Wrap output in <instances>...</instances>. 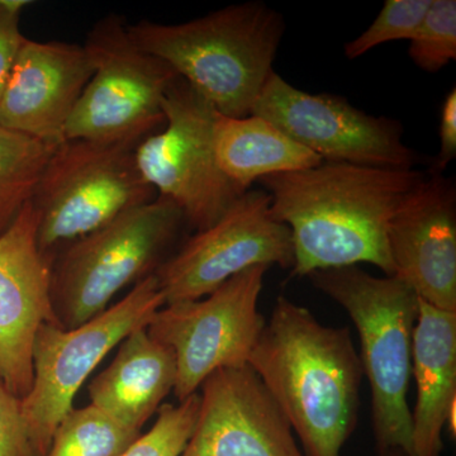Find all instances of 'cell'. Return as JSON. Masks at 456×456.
<instances>
[{"mask_svg":"<svg viewBox=\"0 0 456 456\" xmlns=\"http://www.w3.org/2000/svg\"><path fill=\"white\" fill-rule=\"evenodd\" d=\"M92 75L86 47L26 38L0 97V127L59 146Z\"/></svg>","mask_w":456,"mask_h":456,"instance_id":"2e32d148","label":"cell"},{"mask_svg":"<svg viewBox=\"0 0 456 456\" xmlns=\"http://www.w3.org/2000/svg\"><path fill=\"white\" fill-rule=\"evenodd\" d=\"M284 20L263 3L230 5L178 25H127L141 50L169 65L218 113L251 114L272 74Z\"/></svg>","mask_w":456,"mask_h":456,"instance_id":"3957f363","label":"cell"},{"mask_svg":"<svg viewBox=\"0 0 456 456\" xmlns=\"http://www.w3.org/2000/svg\"><path fill=\"white\" fill-rule=\"evenodd\" d=\"M432 0H387L386 4L367 31L345 46V55L355 60L387 42L408 40L430 8Z\"/></svg>","mask_w":456,"mask_h":456,"instance_id":"cb8c5ba5","label":"cell"},{"mask_svg":"<svg viewBox=\"0 0 456 456\" xmlns=\"http://www.w3.org/2000/svg\"><path fill=\"white\" fill-rule=\"evenodd\" d=\"M213 147L222 173L244 191L265 176L311 169L323 161L253 114L233 118L217 112Z\"/></svg>","mask_w":456,"mask_h":456,"instance_id":"d6986e66","label":"cell"},{"mask_svg":"<svg viewBox=\"0 0 456 456\" xmlns=\"http://www.w3.org/2000/svg\"><path fill=\"white\" fill-rule=\"evenodd\" d=\"M251 114L272 123L323 161L413 169L419 160L402 140L401 123L370 116L336 95L294 88L275 71L261 88Z\"/></svg>","mask_w":456,"mask_h":456,"instance_id":"7c38bea8","label":"cell"},{"mask_svg":"<svg viewBox=\"0 0 456 456\" xmlns=\"http://www.w3.org/2000/svg\"><path fill=\"white\" fill-rule=\"evenodd\" d=\"M0 456H38L22 412V399L0 380Z\"/></svg>","mask_w":456,"mask_h":456,"instance_id":"d4e9b609","label":"cell"},{"mask_svg":"<svg viewBox=\"0 0 456 456\" xmlns=\"http://www.w3.org/2000/svg\"><path fill=\"white\" fill-rule=\"evenodd\" d=\"M272 197L248 191L206 230L197 231L154 273L165 305L208 296L233 275L256 265L292 269L290 230L270 212Z\"/></svg>","mask_w":456,"mask_h":456,"instance_id":"8fae6325","label":"cell"},{"mask_svg":"<svg viewBox=\"0 0 456 456\" xmlns=\"http://www.w3.org/2000/svg\"><path fill=\"white\" fill-rule=\"evenodd\" d=\"M395 275L422 301L456 312V191L441 175L426 178L393 215L387 230Z\"/></svg>","mask_w":456,"mask_h":456,"instance_id":"9a60e30c","label":"cell"},{"mask_svg":"<svg viewBox=\"0 0 456 456\" xmlns=\"http://www.w3.org/2000/svg\"><path fill=\"white\" fill-rule=\"evenodd\" d=\"M32 2L0 0V97L7 86L9 75L26 38L20 22L23 9Z\"/></svg>","mask_w":456,"mask_h":456,"instance_id":"484cf974","label":"cell"},{"mask_svg":"<svg viewBox=\"0 0 456 456\" xmlns=\"http://www.w3.org/2000/svg\"><path fill=\"white\" fill-rule=\"evenodd\" d=\"M184 221L175 204L158 196L66 246L51 278L59 325L88 322L123 288L154 274Z\"/></svg>","mask_w":456,"mask_h":456,"instance_id":"5b68a950","label":"cell"},{"mask_svg":"<svg viewBox=\"0 0 456 456\" xmlns=\"http://www.w3.org/2000/svg\"><path fill=\"white\" fill-rule=\"evenodd\" d=\"M141 436L99 408H73L60 421L45 456H121Z\"/></svg>","mask_w":456,"mask_h":456,"instance_id":"44dd1931","label":"cell"},{"mask_svg":"<svg viewBox=\"0 0 456 456\" xmlns=\"http://www.w3.org/2000/svg\"><path fill=\"white\" fill-rule=\"evenodd\" d=\"M411 59L422 70L436 73L456 59V2L432 0L410 40Z\"/></svg>","mask_w":456,"mask_h":456,"instance_id":"7402d4cb","label":"cell"},{"mask_svg":"<svg viewBox=\"0 0 456 456\" xmlns=\"http://www.w3.org/2000/svg\"><path fill=\"white\" fill-rule=\"evenodd\" d=\"M456 158V89L452 88L443 104L440 121V151L432 165V174L441 175Z\"/></svg>","mask_w":456,"mask_h":456,"instance_id":"4316f807","label":"cell"},{"mask_svg":"<svg viewBox=\"0 0 456 456\" xmlns=\"http://www.w3.org/2000/svg\"><path fill=\"white\" fill-rule=\"evenodd\" d=\"M176 383L175 354L140 327L119 344L113 362L90 382L93 406L141 431Z\"/></svg>","mask_w":456,"mask_h":456,"instance_id":"e0dca14e","label":"cell"},{"mask_svg":"<svg viewBox=\"0 0 456 456\" xmlns=\"http://www.w3.org/2000/svg\"><path fill=\"white\" fill-rule=\"evenodd\" d=\"M84 47L93 75L66 125L65 140L142 141L164 126L165 93L178 75L132 41L122 18L95 23Z\"/></svg>","mask_w":456,"mask_h":456,"instance_id":"ba28073f","label":"cell"},{"mask_svg":"<svg viewBox=\"0 0 456 456\" xmlns=\"http://www.w3.org/2000/svg\"><path fill=\"white\" fill-rule=\"evenodd\" d=\"M425 179L416 169L322 161L259 182L272 197L273 217L290 230L294 277L362 263L392 277L389 222Z\"/></svg>","mask_w":456,"mask_h":456,"instance_id":"6da1fadb","label":"cell"},{"mask_svg":"<svg viewBox=\"0 0 456 456\" xmlns=\"http://www.w3.org/2000/svg\"><path fill=\"white\" fill-rule=\"evenodd\" d=\"M268 269H246L208 296L165 305L151 318L147 332L175 354L178 402L196 395L215 371L248 365L266 323L259 298Z\"/></svg>","mask_w":456,"mask_h":456,"instance_id":"30bf717a","label":"cell"},{"mask_svg":"<svg viewBox=\"0 0 456 456\" xmlns=\"http://www.w3.org/2000/svg\"><path fill=\"white\" fill-rule=\"evenodd\" d=\"M248 364L305 456H341L358 424L364 378L347 327L322 325L307 308L279 297Z\"/></svg>","mask_w":456,"mask_h":456,"instance_id":"7a4b0ae2","label":"cell"},{"mask_svg":"<svg viewBox=\"0 0 456 456\" xmlns=\"http://www.w3.org/2000/svg\"><path fill=\"white\" fill-rule=\"evenodd\" d=\"M53 150L55 146L0 127V236L31 202Z\"/></svg>","mask_w":456,"mask_h":456,"instance_id":"ffe728a7","label":"cell"},{"mask_svg":"<svg viewBox=\"0 0 456 456\" xmlns=\"http://www.w3.org/2000/svg\"><path fill=\"white\" fill-rule=\"evenodd\" d=\"M200 389L196 426L180 456H305L250 365L215 371Z\"/></svg>","mask_w":456,"mask_h":456,"instance_id":"5bb4252c","label":"cell"},{"mask_svg":"<svg viewBox=\"0 0 456 456\" xmlns=\"http://www.w3.org/2000/svg\"><path fill=\"white\" fill-rule=\"evenodd\" d=\"M377 456H407L403 452L397 449L383 450V452H378Z\"/></svg>","mask_w":456,"mask_h":456,"instance_id":"83f0119b","label":"cell"},{"mask_svg":"<svg viewBox=\"0 0 456 456\" xmlns=\"http://www.w3.org/2000/svg\"><path fill=\"white\" fill-rule=\"evenodd\" d=\"M140 142L65 140L55 147L31 200L38 248L51 263L59 248L158 197L137 167Z\"/></svg>","mask_w":456,"mask_h":456,"instance_id":"8992f818","label":"cell"},{"mask_svg":"<svg viewBox=\"0 0 456 456\" xmlns=\"http://www.w3.org/2000/svg\"><path fill=\"white\" fill-rule=\"evenodd\" d=\"M51 278L53 263L38 248L37 213L29 202L0 236V380L20 399L32 388L38 329L60 326Z\"/></svg>","mask_w":456,"mask_h":456,"instance_id":"4fadbf2b","label":"cell"},{"mask_svg":"<svg viewBox=\"0 0 456 456\" xmlns=\"http://www.w3.org/2000/svg\"><path fill=\"white\" fill-rule=\"evenodd\" d=\"M413 332L412 375L417 399L412 412L415 456H441L443 430L456 402V312L419 299Z\"/></svg>","mask_w":456,"mask_h":456,"instance_id":"ac0fdd59","label":"cell"},{"mask_svg":"<svg viewBox=\"0 0 456 456\" xmlns=\"http://www.w3.org/2000/svg\"><path fill=\"white\" fill-rule=\"evenodd\" d=\"M163 113L164 130L137 146V167L158 196L175 204L197 231L206 230L245 193L218 167L217 110L178 77L165 93Z\"/></svg>","mask_w":456,"mask_h":456,"instance_id":"9c48e42d","label":"cell"},{"mask_svg":"<svg viewBox=\"0 0 456 456\" xmlns=\"http://www.w3.org/2000/svg\"><path fill=\"white\" fill-rule=\"evenodd\" d=\"M155 275L134 284L130 293L88 322L65 330L45 323L33 345V383L22 398V412L38 456L49 452L60 421L75 395L108 354L131 332L149 326L164 307Z\"/></svg>","mask_w":456,"mask_h":456,"instance_id":"52a82bcc","label":"cell"},{"mask_svg":"<svg viewBox=\"0 0 456 456\" xmlns=\"http://www.w3.org/2000/svg\"><path fill=\"white\" fill-rule=\"evenodd\" d=\"M347 312L360 338V362L371 392V426L378 452L415 456L407 393L412 377L413 332L419 298L395 275L374 277L358 266L308 275Z\"/></svg>","mask_w":456,"mask_h":456,"instance_id":"277c9868","label":"cell"},{"mask_svg":"<svg viewBox=\"0 0 456 456\" xmlns=\"http://www.w3.org/2000/svg\"><path fill=\"white\" fill-rule=\"evenodd\" d=\"M200 393L159 408L155 424L121 456H180L196 426Z\"/></svg>","mask_w":456,"mask_h":456,"instance_id":"603a6c76","label":"cell"}]
</instances>
